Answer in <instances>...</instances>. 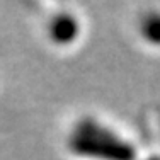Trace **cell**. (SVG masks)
I'll use <instances>...</instances> for the list:
<instances>
[{"instance_id":"6da1fadb","label":"cell","mask_w":160,"mask_h":160,"mask_svg":"<svg viewBox=\"0 0 160 160\" xmlns=\"http://www.w3.org/2000/svg\"><path fill=\"white\" fill-rule=\"evenodd\" d=\"M123 133L94 116L73 121L67 136V148L77 160H136V148Z\"/></svg>"},{"instance_id":"7a4b0ae2","label":"cell","mask_w":160,"mask_h":160,"mask_svg":"<svg viewBox=\"0 0 160 160\" xmlns=\"http://www.w3.org/2000/svg\"><path fill=\"white\" fill-rule=\"evenodd\" d=\"M44 36L55 48L65 49L73 46L82 36V22L73 10L49 12L44 21Z\"/></svg>"},{"instance_id":"3957f363","label":"cell","mask_w":160,"mask_h":160,"mask_svg":"<svg viewBox=\"0 0 160 160\" xmlns=\"http://www.w3.org/2000/svg\"><path fill=\"white\" fill-rule=\"evenodd\" d=\"M135 32L145 46L160 49V9L147 7L140 10L135 21Z\"/></svg>"}]
</instances>
